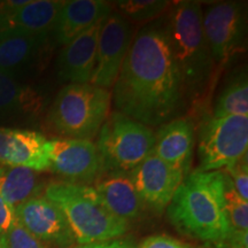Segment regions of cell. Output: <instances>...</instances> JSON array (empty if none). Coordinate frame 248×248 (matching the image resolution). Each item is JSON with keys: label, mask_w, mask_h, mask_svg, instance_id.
I'll return each mask as SVG.
<instances>
[{"label": "cell", "mask_w": 248, "mask_h": 248, "mask_svg": "<svg viewBox=\"0 0 248 248\" xmlns=\"http://www.w3.org/2000/svg\"><path fill=\"white\" fill-rule=\"evenodd\" d=\"M132 27L120 13L111 12L102 21L99 32L95 68L90 84L113 88L132 43Z\"/></svg>", "instance_id": "cell-10"}, {"label": "cell", "mask_w": 248, "mask_h": 248, "mask_svg": "<svg viewBox=\"0 0 248 248\" xmlns=\"http://www.w3.org/2000/svg\"><path fill=\"white\" fill-rule=\"evenodd\" d=\"M0 248H47L16 219L6 233L0 235Z\"/></svg>", "instance_id": "cell-25"}, {"label": "cell", "mask_w": 248, "mask_h": 248, "mask_svg": "<svg viewBox=\"0 0 248 248\" xmlns=\"http://www.w3.org/2000/svg\"><path fill=\"white\" fill-rule=\"evenodd\" d=\"M170 47L185 93L199 94L213 73L214 61L202 28V8L199 2L179 1L166 22Z\"/></svg>", "instance_id": "cell-4"}, {"label": "cell", "mask_w": 248, "mask_h": 248, "mask_svg": "<svg viewBox=\"0 0 248 248\" xmlns=\"http://www.w3.org/2000/svg\"><path fill=\"white\" fill-rule=\"evenodd\" d=\"M102 21L68 43L59 54L58 76L68 84H90L95 68Z\"/></svg>", "instance_id": "cell-13"}, {"label": "cell", "mask_w": 248, "mask_h": 248, "mask_svg": "<svg viewBox=\"0 0 248 248\" xmlns=\"http://www.w3.org/2000/svg\"><path fill=\"white\" fill-rule=\"evenodd\" d=\"M33 97L31 91L18 84L16 79L0 71V110L30 106Z\"/></svg>", "instance_id": "cell-24"}, {"label": "cell", "mask_w": 248, "mask_h": 248, "mask_svg": "<svg viewBox=\"0 0 248 248\" xmlns=\"http://www.w3.org/2000/svg\"><path fill=\"white\" fill-rule=\"evenodd\" d=\"M42 183L32 169L0 167V195L15 210L26 201L38 197Z\"/></svg>", "instance_id": "cell-20"}, {"label": "cell", "mask_w": 248, "mask_h": 248, "mask_svg": "<svg viewBox=\"0 0 248 248\" xmlns=\"http://www.w3.org/2000/svg\"><path fill=\"white\" fill-rule=\"evenodd\" d=\"M15 218L42 243L69 248L75 243L66 217L45 197H35L15 208Z\"/></svg>", "instance_id": "cell-11"}, {"label": "cell", "mask_w": 248, "mask_h": 248, "mask_svg": "<svg viewBox=\"0 0 248 248\" xmlns=\"http://www.w3.org/2000/svg\"><path fill=\"white\" fill-rule=\"evenodd\" d=\"M155 135L150 126L113 111L98 132L101 173L128 172L152 154Z\"/></svg>", "instance_id": "cell-6"}, {"label": "cell", "mask_w": 248, "mask_h": 248, "mask_svg": "<svg viewBox=\"0 0 248 248\" xmlns=\"http://www.w3.org/2000/svg\"><path fill=\"white\" fill-rule=\"evenodd\" d=\"M222 172L224 177V208L231 229L248 231V201L240 197L229 176Z\"/></svg>", "instance_id": "cell-22"}, {"label": "cell", "mask_w": 248, "mask_h": 248, "mask_svg": "<svg viewBox=\"0 0 248 248\" xmlns=\"http://www.w3.org/2000/svg\"><path fill=\"white\" fill-rule=\"evenodd\" d=\"M44 197L59 207L78 245L119 239L129 230L130 223L105 207L93 185L49 183Z\"/></svg>", "instance_id": "cell-3"}, {"label": "cell", "mask_w": 248, "mask_h": 248, "mask_svg": "<svg viewBox=\"0 0 248 248\" xmlns=\"http://www.w3.org/2000/svg\"><path fill=\"white\" fill-rule=\"evenodd\" d=\"M100 181L93 185L105 207L124 221L129 222L141 216L145 203L128 172L104 173Z\"/></svg>", "instance_id": "cell-17"}, {"label": "cell", "mask_w": 248, "mask_h": 248, "mask_svg": "<svg viewBox=\"0 0 248 248\" xmlns=\"http://www.w3.org/2000/svg\"><path fill=\"white\" fill-rule=\"evenodd\" d=\"M155 135L153 153L172 168L186 176L190 173L195 144L194 124L181 117L161 125Z\"/></svg>", "instance_id": "cell-15"}, {"label": "cell", "mask_w": 248, "mask_h": 248, "mask_svg": "<svg viewBox=\"0 0 248 248\" xmlns=\"http://www.w3.org/2000/svg\"><path fill=\"white\" fill-rule=\"evenodd\" d=\"M202 28L214 64L225 66L244 49L246 14L239 2L224 1L208 6L202 12Z\"/></svg>", "instance_id": "cell-8"}, {"label": "cell", "mask_w": 248, "mask_h": 248, "mask_svg": "<svg viewBox=\"0 0 248 248\" xmlns=\"http://www.w3.org/2000/svg\"><path fill=\"white\" fill-rule=\"evenodd\" d=\"M225 173L231 179L235 191L244 200L248 201V161L247 154L241 156L234 163L224 168Z\"/></svg>", "instance_id": "cell-26"}, {"label": "cell", "mask_w": 248, "mask_h": 248, "mask_svg": "<svg viewBox=\"0 0 248 248\" xmlns=\"http://www.w3.org/2000/svg\"><path fill=\"white\" fill-rule=\"evenodd\" d=\"M248 116H210L199 131L200 166L197 171H216L247 154Z\"/></svg>", "instance_id": "cell-7"}, {"label": "cell", "mask_w": 248, "mask_h": 248, "mask_svg": "<svg viewBox=\"0 0 248 248\" xmlns=\"http://www.w3.org/2000/svg\"><path fill=\"white\" fill-rule=\"evenodd\" d=\"M185 89L166 23H150L132 39L115 84L116 110L147 126L169 122L183 106Z\"/></svg>", "instance_id": "cell-1"}, {"label": "cell", "mask_w": 248, "mask_h": 248, "mask_svg": "<svg viewBox=\"0 0 248 248\" xmlns=\"http://www.w3.org/2000/svg\"><path fill=\"white\" fill-rule=\"evenodd\" d=\"M63 1L58 0H30L11 14L0 17V30L47 37L53 31Z\"/></svg>", "instance_id": "cell-18"}, {"label": "cell", "mask_w": 248, "mask_h": 248, "mask_svg": "<svg viewBox=\"0 0 248 248\" xmlns=\"http://www.w3.org/2000/svg\"><path fill=\"white\" fill-rule=\"evenodd\" d=\"M137 248H191L187 244L166 234L151 235L141 241Z\"/></svg>", "instance_id": "cell-27"}, {"label": "cell", "mask_w": 248, "mask_h": 248, "mask_svg": "<svg viewBox=\"0 0 248 248\" xmlns=\"http://www.w3.org/2000/svg\"><path fill=\"white\" fill-rule=\"evenodd\" d=\"M71 248H137L135 243L130 239H111L85 245H77Z\"/></svg>", "instance_id": "cell-30"}, {"label": "cell", "mask_w": 248, "mask_h": 248, "mask_svg": "<svg viewBox=\"0 0 248 248\" xmlns=\"http://www.w3.org/2000/svg\"><path fill=\"white\" fill-rule=\"evenodd\" d=\"M176 230L192 239L216 245L232 230L224 208L222 170L188 173L167 207Z\"/></svg>", "instance_id": "cell-2"}, {"label": "cell", "mask_w": 248, "mask_h": 248, "mask_svg": "<svg viewBox=\"0 0 248 248\" xmlns=\"http://www.w3.org/2000/svg\"><path fill=\"white\" fill-rule=\"evenodd\" d=\"M111 94L91 84H67L48 113L49 125L63 138L91 140L107 120Z\"/></svg>", "instance_id": "cell-5"}, {"label": "cell", "mask_w": 248, "mask_h": 248, "mask_svg": "<svg viewBox=\"0 0 248 248\" xmlns=\"http://www.w3.org/2000/svg\"><path fill=\"white\" fill-rule=\"evenodd\" d=\"M131 181L145 206L162 213L184 179V173L152 153L129 171Z\"/></svg>", "instance_id": "cell-12"}, {"label": "cell", "mask_w": 248, "mask_h": 248, "mask_svg": "<svg viewBox=\"0 0 248 248\" xmlns=\"http://www.w3.org/2000/svg\"><path fill=\"white\" fill-rule=\"evenodd\" d=\"M111 6L101 0L63 1L53 28L58 44L66 45L111 13Z\"/></svg>", "instance_id": "cell-16"}, {"label": "cell", "mask_w": 248, "mask_h": 248, "mask_svg": "<svg viewBox=\"0 0 248 248\" xmlns=\"http://www.w3.org/2000/svg\"><path fill=\"white\" fill-rule=\"evenodd\" d=\"M120 14L135 22H147L159 16L170 6L163 0H121L116 1Z\"/></svg>", "instance_id": "cell-23"}, {"label": "cell", "mask_w": 248, "mask_h": 248, "mask_svg": "<svg viewBox=\"0 0 248 248\" xmlns=\"http://www.w3.org/2000/svg\"><path fill=\"white\" fill-rule=\"evenodd\" d=\"M46 141L42 133L32 130L0 128V163L46 171L49 167Z\"/></svg>", "instance_id": "cell-14"}, {"label": "cell", "mask_w": 248, "mask_h": 248, "mask_svg": "<svg viewBox=\"0 0 248 248\" xmlns=\"http://www.w3.org/2000/svg\"><path fill=\"white\" fill-rule=\"evenodd\" d=\"M48 170L67 183L90 185L99 178L101 164L97 146L88 139L54 138L46 141Z\"/></svg>", "instance_id": "cell-9"}, {"label": "cell", "mask_w": 248, "mask_h": 248, "mask_svg": "<svg viewBox=\"0 0 248 248\" xmlns=\"http://www.w3.org/2000/svg\"><path fill=\"white\" fill-rule=\"evenodd\" d=\"M47 37L15 30H0V71L13 77L28 69L39 57Z\"/></svg>", "instance_id": "cell-19"}, {"label": "cell", "mask_w": 248, "mask_h": 248, "mask_svg": "<svg viewBox=\"0 0 248 248\" xmlns=\"http://www.w3.org/2000/svg\"><path fill=\"white\" fill-rule=\"evenodd\" d=\"M248 232L231 230L222 241L214 245L215 248H248Z\"/></svg>", "instance_id": "cell-28"}, {"label": "cell", "mask_w": 248, "mask_h": 248, "mask_svg": "<svg viewBox=\"0 0 248 248\" xmlns=\"http://www.w3.org/2000/svg\"><path fill=\"white\" fill-rule=\"evenodd\" d=\"M15 213L0 195V235L7 232L15 222Z\"/></svg>", "instance_id": "cell-29"}, {"label": "cell", "mask_w": 248, "mask_h": 248, "mask_svg": "<svg viewBox=\"0 0 248 248\" xmlns=\"http://www.w3.org/2000/svg\"><path fill=\"white\" fill-rule=\"evenodd\" d=\"M214 117L248 116V84L246 73H241L223 89L214 107Z\"/></svg>", "instance_id": "cell-21"}]
</instances>
